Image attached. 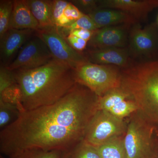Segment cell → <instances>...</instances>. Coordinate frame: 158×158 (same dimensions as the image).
Here are the masks:
<instances>
[{
	"mask_svg": "<svg viewBox=\"0 0 158 158\" xmlns=\"http://www.w3.org/2000/svg\"><path fill=\"white\" fill-rule=\"evenodd\" d=\"M84 14L88 15L94 9L98 8L96 0H73L69 1Z\"/></svg>",
	"mask_w": 158,
	"mask_h": 158,
	"instance_id": "26",
	"label": "cell"
},
{
	"mask_svg": "<svg viewBox=\"0 0 158 158\" xmlns=\"http://www.w3.org/2000/svg\"><path fill=\"white\" fill-rule=\"evenodd\" d=\"M121 86L135 102L141 116L158 126V61L126 68L122 73Z\"/></svg>",
	"mask_w": 158,
	"mask_h": 158,
	"instance_id": "3",
	"label": "cell"
},
{
	"mask_svg": "<svg viewBox=\"0 0 158 158\" xmlns=\"http://www.w3.org/2000/svg\"><path fill=\"white\" fill-rule=\"evenodd\" d=\"M73 70L77 83L88 88L98 97L121 87L122 73L115 65H99L88 61Z\"/></svg>",
	"mask_w": 158,
	"mask_h": 158,
	"instance_id": "4",
	"label": "cell"
},
{
	"mask_svg": "<svg viewBox=\"0 0 158 158\" xmlns=\"http://www.w3.org/2000/svg\"><path fill=\"white\" fill-rule=\"evenodd\" d=\"M58 29L65 37H66L71 31L75 29H85L92 31L98 29L92 19L88 15L85 14L78 19L65 27Z\"/></svg>",
	"mask_w": 158,
	"mask_h": 158,
	"instance_id": "24",
	"label": "cell"
},
{
	"mask_svg": "<svg viewBox=\"0 0 158 158\" xmlns=\"http://www.w3.org/2000/svg\"><path fill=\"white\" fill-rule=\"evenodd\" d=\"M98 98L77 83L56 102L21 112L16 121L1 130V153L9 157L33 148L69 152L84 140Z\"/></svg>",
	"mask_w": 158,
	"mask_h": 158,
	"instance_id": "1",
	"label": "cell"
},
{
	"mask_svg": "<svg viewBox=\"0 0 158 158\" xmlns=\"http://www.w3.org/2000/svg\"><path fill=\"white\" fill-rule=\"evenodd\" d=\"M20 111L17 106L0 101V128L3 129L16 121Z\"/></svg>",
	"mask_w": 158,
	"mask_h": 158,
	"instance_id": "20",
	"label": "cell"
},
{
	"mask_svg": "<svg viewBox=\"0 0 158 158\" xmlns=\"http://www.w3.org/2000/svg\"><path fill=\"white\" fill-rule=\"evenodd\" d=\"M65 37L69 44L74 49L80 52L83 53L88 46V41L72 34H69Z\"/></svg>",
	"mask_w": 158,
	"mask_h": 158,
	"instance_id": "27",
	"label": "cell"
},
{
	"mask_svg": "<svg viewBox=\"0 0 158 158\" xmlns=\"http://www.w3.org/2000/svg\"><path fill=\"white\" fill-rule=\"evenodd\" d=\"M53 59L46 44L35 34L6 68L12 71L34 69L46 65Z\"/></svg>",
	"mask_w": 158,
	"mask_h": 158,
	"instance_id": "8",
	"label": "cell"
},
{
	"mask_svg": "<svg viewBox=\"0 0 158 158\" xmlns=\"http://www.w3.org/2000/svg\"><path fill=\"white\" fill-rule=\"evenodd\" d=\"M35 32L36 31L31 29H9L0 38L1 65L8 66Z\"/></svg>",
	"mask_w": 158,
	"mask_h": 158,
	"instance_id": "11",
	"label": "cell"
},
{
	"mask_svg": "<svg viewBox=\"0 0 158 158\" xmlns=\"http://www.w3.org/2000/svg\"><path fill=\"white\" fill-rule=\"evenodd\" d=\"M40 29L38 22L26 4L25 0H15L9 29Z\"/></svg>",
	"mask_w": 158,
	"mask_h": 158,
	"instance_id": "15",
	"label": "cell"
},
{
	"mask_svg": "<svg viewBox=\"0 0 158 158\" xmlns=\"http://www.w3.org/2000/svg\"><path fill=\"white\" fill-rule=\"evenodd\" d=\"M68 158H101L96 147L84 140L67 152Z\"/></svg>",
	"mask_w": 158,
	"mask_h": 158,
	"instance_id": "21",
	"label": "cell"
},
{
	"mask_svg": "<svg viewBox=\"0 0 158 158\" xmlns=\"http://www.w3.org/2000/svg\"><path fill=\"white\" fill-rule=\"evenodd\" d=\"M138 106L135 101L132 98H129L116 105L108 112L117 118L123 119L138 111Z\"/></svg>",
	"mask_w": 158,
	"mask_h": 158,
	"instance_id": "25",
	"label": "cell"
},
{
	"mask_svg": "<svg viewBox=\"0 0 158 158\" xmlns=\"http://www.w3.org/2000/svg\"><path fill=\"white\" fill-rule=\"evenodd\" d=\"M35 35L46 44L54 59L66 63L73 69L88 61L85 54L74 49L55 26L39 29Z\"/></svg>",
	"mask_w": 158,
	"mask_h": 158,
	"instance_id": "7",
	"label": "cell"
},
{
	"mask_svg": "<svg viewBox=\"0 0 158 158\" xmlns=\"http://www.w3.org/2000/svg\"><path fill=\"white\" fill-rule=\"evenodd\" d=\"M101 158H127L124 138L118 137L96 147Z\"/></svg>",
	"mask_w": 158,
	"mask_h": 158,
	"instance_id": "18",
	"label": "cell"
},
{
	"mask_svg": "<svg viewBox=\"0 0 158 158\" xmlns=\"http://www.w3.org/2000/svg\"><path fill=\"white\" fill-rule=\"evenodd\" d=\"M84 13L80 11L73 3L69 2L64 11V15L72 22L75 21L81 17Z\"/></svg>",
	"mask_w": 158,
	"mask_h": 158,
	"instance_id": "28",
	"label": "cell"
},
{
	"mask_svg": "<svg viewBox=\"0 0 158 158\" xmlns=\"http://www.w3.org/2000/svg\"><path fill=\"white\" fill-rule=\"evenodd\" d=\"M63 152L59 150L46 151L40 148H30L8 157V158H60Z\"/></svg>",
	"mask_w": 158,
	"mask_h": 158,
	"instance_id": "22",
	"label": "cell"
},
{
	"mask_svg": "<svg viewBox=\"0 0 158 158\" xmlns=\"http://www.w3.org/2000/svg\"><path fill=\"white\" fill-rule=\"evenodd\" d=\"M130 25H120L98 29L88 42L89 49L124 48L127 42Z\"/></svg>",
	"mask_w": 158,
	"mask_h": 158,
	"instance_id": "10",
	"label": "cell"
},
{
	"mask_svg": "<svg viewBox=\"0 0 158 158\" xmlns=\"http://www.w3.org/2000/svg\"><path fill=\"white\" fill-rule=\"evenodd\" d=\"M98 8L117 9L127 12L137 19L143 18L158 7V0H102L98 1Z\"/></svg>",
	"mask_w": 158,
	"mask_h": 158,
	"instance_id": "12",
	"label": "cell"
},
{
	"mask_svg": "<svg viewBox=\"0 0 158 158\" xmlns=\"http://www.w3.org/2000/svg\"><path fill=\"white\" fill-rule=\"evenodd\" d=\"M60 158H68V154L67 152L63 153V154Z\"/></svg>",
	"mask_w": 158,
	"mask_h": 158,
	"instance_id": "31",
	"label": "cell"
},
{
	"mask_svg": "<svg viewBox=\"0 0 158 158\" xmlns=\"http://www.w3.org/2000/svg\"><path fill=\"white\" fill-rule=\"evenodd\" d=\"M88 15L98 29L110 26L132 24L137 22V19L127 12L109 8H98Z\"/></svg>",
	"mask_w": 158,
	"mask_h": 158,
	"instance_id": "14",
	"label": "cell"
},
{
	"mask_svg": "<svg viewBox=\"0 0 158 158\" xmlns=\"http://www.w3.org/2000/svg\"><path fill=\"white\" fill-rule=\"evenodd\" d=\"M152 158H158V145L157 148V150L155 152L154 155Z\"/></svg>",
	"mask_w": 158,
	"mask_h": 158,
	"instance_id": "30",
	"label": "cell"
},
{
	"mask_svg": "<svg viewBox=\"0 0 158 158\" xmlns=\"http://www.w3.org/2000/svg\"><path fill=\"white\" fill-rule=\"evenodd\" d=\"M69 1L64 0L51 1L52 17L54 25L58 28H64L72 22L64 15V11Z\"/></svg>",
	"mask_w": 158,
	"mask_h": 158,
	"instance_id": "19",
	"label": "cell"
},
{
	"mask_svg": "<svg viewBox=\"0 0 158 158\" xmlns=\"http://www.w3.org/2000/svg\"><path fill=\"white\" fill-rule=\"evenodd\" d=\"M13 6V0L0 1V38L9 30Z\"/></svg>",
	"mask_w": 158,
	"mask_h": 158,
	"instance_id": "23",
	"label": "cell"
},
{
	"mask_svg": "<svg viewBox=\"0 0 158 158\" xmlns=\"http://www.w3.org/2000/svg\"></svg>",
	"mask_w": 158,
	"mask_h": 158,
	"instance_id": "32",
	"label": "cell"
},
{
	"mask_svg": "<svg viewBox=\"0 0 158 158\" xmlns=\"http://www.w3.org/2000/svg\"><path fill=\"white\" fill-rule=\"evenodd\" d=\"M37 20L40 29L54 27L52 20L51 0H25Z\"/></svg>",
	"mask_w": 158,
	"mask_h": 158,
	"instance_id": "16",
	"label": "cell"
},
{
	"mask_svg": "<svg viewBox=\"0 0 158 158\" xmlns=\"http://www.w3.org/2000/svg\"><path fill=\"white\" fill-rule=\"evenodd\" d=\"M94 32V31H88L85 29H75L71 31L69 34H72L79 38L85 40L88 42L92 37Z\"/></svg>",
	"mask_w": 158,
	"mask_h": 158,
	"instance_id": "29",
	"label": "cell"
},
{
	"mask_svg": "<svg viewBox=\"0 0 158 158\" xmlns=\"http://www.w3.org/2000/svg\"><path fill=\"white\" fill-rule=\"evenodd\" d=\"M125 129L123 119L106 111L97 110L88 123L84 140L98 147L114 138L121 137Z\"/></svg>",
	"mask_w": 158,
	"mask_h": 158,
	"instance_id": "6",
	"label": "cell"
},
{
	"mask_svg": "<svg viewBox=\"0 0 158 158\" xmlns=\"http://www.w3.org/2000/svg\"><path fill=\"white\" fill-rule=\"evenodd\" d=\"M13 72L20 91L21 112L56 102L77 83L73 69L55 59L38 68Z\"/></svg>",
	"mask_w": 158,
	"mask_h": 158,
	"instance_id": "2",
	"label": "cell"
},
{
	"mask_svg": "<svg viewBox=\"0 0 158 158\" xmlns=\"http://www.w3.org/2000/svg\"><path fill=\"white\" fill-rule=\"evenodd\" d=\"M129 37L130 51L135 56L150 57L156 52L158 37L156 24L143 28L135 26Z\"/></svg>",
	"mask_w": 158,
	"mask_h": 158,
	"instance_id": "9",
	"label": "cell"
},
{
	"mask_svg": "<svg viewBox=\"0 0 158 158\" xmlns=\"http://www.w3.org/2000/svg\"><path fill=\"white\" fill-rule=\"evenodd\" d=\"M85 54L89 62L99 65L125 68L129 61L128 51L125 48L88 49Z\"/></svg>",
	"mask_w": 158,
	"mask_h": 158,
	"instance_id": "13",
	"label": "cell"
},
{
	"mask_svg": "<svg viewBox=\"0 0 158 158\" xmlns=\"http://www.w3.org/2000/svg\"><path fill=\"white\" fill-rule=\"evenodd\" d=\"M155 129L141 115L131 120L124 138L127 158H152L155 152Z\"/></svg>",
	"mask_w": 158,
	"mask_h": 158,
	"instance_id": "5",
	"label": "cell"
},
{
	"mask_svg": "<svg viewBox=\"0 0 158 158\" xmlns=\"http://www.w3.org/2000/svg\"><path fill=\"white\" fill-rule=\"evenodd\" d=\"M129 98H131V96L121 86L115 88L98 97L97 103V110L109 112L113 107Z\"/></svg>",
	"mask_w": 158,
	"mask_h": 158,
	"instance_id": "17",
	"label": "cell"
}]
</instances>
